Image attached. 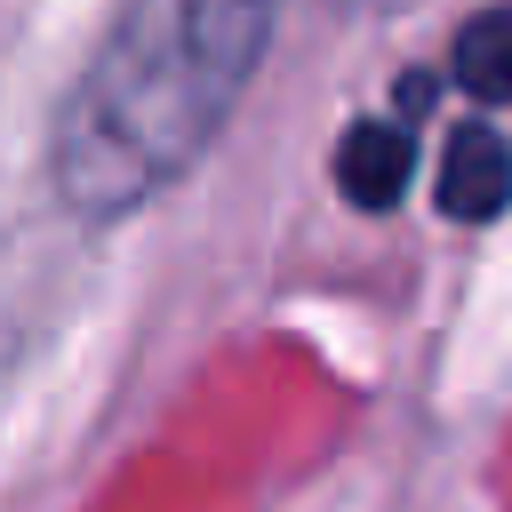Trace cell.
<instances>
[{
  "label": "cell",
  "mask_w": 512,
  "mask_h": 512,
  "mask_svg": "<svg viewBox=\"0 0 512 512\" xmlns=\"http://www.w3.org/2000/svg\"><path fill=\"white\" fill-rule=\"evenodd\" d=\"M280 0H120L56 104L48 176L88 224L152 208L240 112Z\"/></svg>",
  "instance_id": "obj_1"
},
{
  "label": "cell",
  "mask_w": 512,
  "mask_h": 512,
  "mask_svg": "<svg viewBox=\"0 0 512 512\" xmlns=\"http://www.w3.org/2000/svg\"><path fill=\"white\" fill-rule=\"evenodd\" d=\"M448 80L480 104V120H488L496 104H512V0L472 8V16L456 24V40H448Z\"/></svg>",
  "instance_id": "obj_4"
},
{
  "label": "cell",
  "mask_w": 512,
  "mask_h": 512,
  "mask_svg": "<svg viewBox=\"0 0 512 512\" xmlns=\"http://www.w3.org/2000/svg\"><path fill=\"white\" fill-rule=\"evenodd\" d=\"M440 216L448 224H496L512 208V136L496 120H456L448 128V152H440Z\"/></svg>",
  "instance_id": "obj_2"
},
{
  "label": "cell",
  "mask_w": 512,
  "mask_h": 512,
  "mask_svg": "<svg viewBox=\"0 0 512 512\" xmlns=\"http://www.w3.org/2000/svg\"><path fill=\"white\" fill-rule=\"evenodd\" d=\"M408 176H416V128H408V112H360L336 136V192L352 208H368V216L400 208Z\"/></svg>",
  "instance_id": "obj_3"
}]
</instances>
